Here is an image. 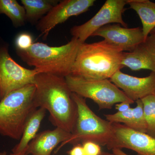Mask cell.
<instances>
[{
    "mask_svg": "<svg viewBox=\"0 0 155 155\" xmlns=\"http://www.w3.org/2000/svg\"><path fill=\"white\" fill-rule=\"evenodd\" d=\"M130 9L136 12L142 25L143 32L146 39L155 28V3L149 0H127Z\"/></svg>",
    "mask_w": 155,
    "mask_h": 155,
    "instance_id": "cell-16",
    "label": "cell"
},
{
    "mask_svg": "<svg viewBox=\"0 0 155 155\" xmlns=\"http://www.w3.org/2000/svg\"><path fill=\"white\" fill-rule=\"evenodd\" d=\"M71 133L56 127L37 134L28 145L26 155H51L54 149L70 137Z\"/></svg>",
    "mask_w": 155,
    "mask_h": 155,
    "instance_id": "cell-13",
    "label": "cell"
},
{
    "mask_svg": "<svg viewBox=\"0 0 155 155\" xmlns=\"http://www.w3.org/2000/svg\"><path fill=\"white\" fill-rule=\"evenodd\" d=\"M147 127V133L155 138V94L142 99Z\"/></svg>",
    "mask_w": 155,
    "mask_h": 155,
    "instance_id": "cell-19",
    "label": "cell"
},
{
    "mask_svg": "<svg viewBox=\"0 0 155 155\" xmlns=\"http://www.w3.org/2000/svg\"><path fill=\"white\" fill-rule=\"evenodd\" d=\"M0 14L8 16L16 27L24 25L26 20L24 7L16 0H0Z\"/></svg>",
    "mask_w": 155,
    "mask_h": 155,
    "instance_id": "cell-18",
    "label": "cell"
},
{
    "mask_svg": "<svg viewBox=\"0 0 155 155\" xmlns=\"http://www.w3.org/2000/svg\"><path fill=\"white\" fill-rule=\"evenodd\" d=\"M35 85L29 84L11 92L0 101V134L20 140L28 117L37 108Z\"/></svg>",
    "mask_w": 155,
    "mask_h": 155,
    "instance_id": "cell-4",
    "label": "cell"
},
{
    "mask_svg": "<svg viewBox=\"0 0 155 155\" xmlns=\"http://www.w3.org/2000/svg\"><path fill=\"white\" fill-rule=\"evenodd\" d=\"M113 151V152L112 153L102 151V152L99 155H122L116 152H114V151Z\"/></svg>",
    "mask_w": 155,
    "mask_h": 155,
    "instance_id": "cell-27",
    "label": "cell"
},
{
    "mask_svg": "<svg viewBox=\"0 0 155 155\" xmlns=\"http://www.w3.org/2000/svg\"><path fill=\"white\" fill-rule=\"evenodd\" d=\"M95 0H64L51 9L38 22L37 29L46 39L53 28L64 23L70 17L77 16L88 11L94 5Z\"/></svg>",
    "mask_w": 155,
    "mask_h": 155,
    "instance_id": "cell-10",
    "label": "cell"
},
{
    "mask_svg": "<svg viewBox=\"0 0 155 155\" xmlns=\"http://www.w3.org/2000/svg\"><path fill=\"white\" fill-rule=\"evenodd\" d=\"M106 119L112 123H122L127 127H130L132 125L133 108H130L125 112H117L113 114L104 115Z\"/></svg>",
    "mask_w": 155,
    "mask_h": 155,
    "instance_id": "cell-21",
    "label": "cell"
},
{
    "mask_svg": "<svg viewBox=\"0 0 155 155\" xmlns=\"http://www.w3.org/2000/svg\"><path fill=\"white\" fill-rule=\"evenodd\" d=\"M122 64L133 71L148 69L155 72V45L148 37L130 52H123Z\"/></svg>",
    "mask_w": 155,
    "mask_h": 155,
    "instance_id": "cell-14",
    "label": "cell"
},
{
    "mask_svg": "<svg viewBox=\"0 0 155 155\" xmlns=\"http://www.w3.org/2000/svg\"><path fill=\"white\" fill-rule=\"evenodd\" d=\"M65 78L72 93L92 100L100 110H110L117 103L134 102L110 79L92 80L72 75Z\"/></svg>",
    "mask_w": 155,
    "mask_h": 155,
    "instance_id": "cell-6",
    "label": "cell"
},
{
    "mask_svg": "<svg viewBox=\"0 0 155 155\" xmlns=\"http://www.w3.org/2000/svg\"><path fill=\"white\" fill-rule=\"evenodd\" d=\"M111 82L121 88L128 98L134 102L150 95L155 94V72L139 78L117 71L110 78Z\"/></svg>",
    "mask_w": 155,
    "mask_h": 155,
    "instance_id": "cell-12",
    "label": "cell"
},
{
    "mask_svg": "<svg viewBox=\"0 0 155 155\" xmlns=\"http://www.w3.org/2000/svg\"><path fill=\"white\" fill-rule=\"evenodd\" d=\"M59 1L56 0H21L25 11L26 20L37 22L48 14Z\"/></svg>",
    "mask_w": 155,
    "mask_h": 155,
    "instance_id": "cell-17",
    "label": "cell"
},
{
    "mask_svg": "<svg viewBox=\"0 0 155 155\" xmlns=\"http://www.w3.org/2000/svg\"><path fill=\"white\" fill-rule=\"evenodd\" d=\"M68 153L69 155H85L83 147L79 144L75 145Z\"/></svg>",
    "mask_w": 155,
    "mask_h": 155,
    "instance_id": "cell-24",
    "label": "cell"
},
{
    "mask_svg": "<svg viewBox=\"0 0 155 155\" xmlns=\"http://www.w3.org/2000/svg\"><path fill=\"white\" fill-rule=\"evenodd\" d=\"M0 155H8L7 153L5 151L2 152L0 153Z\"/></svg>",
    "mask_w": 155,
    "mask_h": 155,
    "instance_id": "cell-29",
    "label": "cell"
},
{
    "mask_svg": "<svg viewBox=\"0 0 155 155\" xmlns=\"http://www.w3.org/2000/svg\"><path fill=\"white\" fill-rule=\"evenodd\" d=\"M112 151H114L122 155H129L126 153H124V152L122 151V150L120 149H114L112 150Z\"/></svg>",
    "mask_w": 155,
    "mask_h": 155,
    "instance_id": "cell-28",
    "label": "cell"
},
{
    "mask_svg": "<svg viewBox=\"0 0 155 155\" xmlns=\"http://www.w3.org/2000/svg\"><path fill=\"white\" fill-rule=\"evenodd\" d=\"M37 74L35 69H26L14 61L7 45H0V101L11 92L34 84Z\"/></svg>",
    "mask_w": 155,
    "mask_h": 155,
    "instance_id": "cell-7",
    "label": "cell"
},
{
    "mask_svg": "<svg viewBox=\"0 0 155 155\" xmlns=\"http://www.w3.org/2000/svg\"><path fill=\"white\" fill-rule=\"evenodd\" d=\"M92 36L102 37L124 52H130L145 41L140 27L128 28L119 24H109L99 28Z\"/></svg>",
    "mask_w": 155,
    "mask_h": 155,
    "instance_id": "cell-11",
    "label": "cell"
},
{
    "mask_svg": "<svg viewBox=\"0 0 155 155\" xmlns=\"http://www.w3.org/2000/svg\"><path fill=\"white\" fill-rule=\"evenodd\" d=\"M17 50L24 51L28 49L33 44L32 37L27 33L19 34L16 39Z\"/></svg>",
    "mask_w": 155,
    "mask_h": 155,
    "instance_id": "cell-22",
    "label": "cell"
},
{
    "mask_svg": "<svg viewBox=\"0 0 155 155\" xmlns=\"http://www.w3.org/2000/svg\"><path fill=\"white\" fill-rule=\"evenodd\" d=\"M46 111L43 108H37L29 116L25 123L19 143L12 150L13 153L26 155L28 145L37 134Z\"/></svg>",
    "mask_w": 155,
    "mask_h": 155,
    "instance_id": "cell-15",
    "label": "cell"
},
{
    "mask_svg": "<svg viewBox=\"0 0 155 155\" xmlns=\"http://www.w3.org/2000/svg\"><path fill=\"white\" fill-rule=\"evenodd\" d=\"M130 103L128 102H123L116 104V109L118 110V112H125L130 109Z\"/></svg>",
    "mask_w": 155,
    "mask_h": 155,
    "instance_id": "cell-25",
    "label": "cell"
},
{
    "mask_svg": "<svg viewBox=\"0 0 155 155\" xmlns=\"http://www.w3.org/2000/svg\"><path fill=\"white\" fill-rule=\"evenodd\" d=\"M127 0H107L92 18L82 25L73 26L70 30L73 37L85 42L86 40L99 28L111 23L119 24L127 28L122 14Z\"/></svg>",
    "mask_w": 155,
    "mask_h": 155,
    "instance_id": "cell-8",
    "label": "cell"
},
{
    "mask_svg": "<svg viewBox=\"0 0 155 155\" xmlns=\"http://www.w3.org/2000/svg\"><path fill=\"white\" fill-rule=\"evenodd\" d=\"M34 84L36 107L48 111L50 121L56 127L72 133L77 121V108L65 78L38 73Z\"/></svg>",
    "mask_w": 155,
    "mask_h": 155,
    "instance_id": "cell-1",
    "label": "cell"
},
{
    "mask_svg": "<svg viewBox=\"0 0 155 155\" xmlns=\"http://www.w3.org/2000/svg\"><path fill=\"white\" fill-rule=\"evenodd\" d=\"M81 43L72 37L67 44L61 46H50L37 42L28 49L17 50V52L23 62L35 67L38 74L46 73L65 78L71 74Z\"/></svg>",
    "mask_w": 155,
    "mask_h": 155,
    "instance_id": "cell-3",
    "label": "cell"
},
{
    "mask_svg": "<svg viewBox=\"0 0 155 155\" xmlns=\"http://www.w3.org/2000/svg\"><path fill=\"white\" fill-rule=\"evenodd\" d=\"M148 37L155 45V28L150 31Z\"/></svg>",
    "mask_w": 155,
    "mask_h": 155,
    "instance_id": "cell-26",
    "label": "cell"
},
{
    "mask_svg": "<svg viewBox=\"0 0 155 155\" xmlns=\"http://www.w3.org/2000/svg\"><path fill=\"white\" fill-rule=\"evenodd\" d=\"M137 105L133 108L132 125L130 128L143 133H147V124L141 100L136 101Z\"/></svg>",
    "mask_w": 155,
    "mask_h": 155,
    "instance_id": "cell-20",
    "label": "cell"
},
{
    "mask_svg": "<svg viewBox=\"0 0 155 155\" xmlns=\"http://www.w3.org/2000/svg\"><path fill=\"white\" fill-rule=\"evenodd\" d=\"M123 52L104 40L81 43L71 75L92 80L110 79L124 67Z\"/></svg>",
    "mask_w": 155,
    "mask_h": 155,
    "instance_id": "cell-2",
    "label": "cell"
},
{
    "mask_svg": "<svg viewBox=\"0 0 155 155\" xmlns=\"http://www.w3.org/2000/svg\"><path fill=\"white\" fill-rule=\"evenodd\" d=\"M9 155H25L19 154H14V153H12V154H11Z\"/></svg>",
    "mask_w": 155,
    "mask_h": 155,
    "instance_id": "cell-30",
    "label": "cell"
},
{
    "mask_svg": "<svg viewBox=\"0 0 155 155\" xmlns=\"http://www.w3.org/2000/svg\"><path fill=\"white\" fill-rule=\"evenodd\" d=\"M114 133L107 146L109 150L127 149L137 155H155V138L120 123H113Z\"/></svg>",
    "mask_w": 155,
    "mask_h": 155,
    "instance_id": "cell-9",
    "label": "cell"
},
{
    "mask_svg": "<svg viewBox=\"0 0 155 155\" xmlns=\"http://www.w3.org/2000/svg\"><path fill=\"white\" fill-rule=\"evenodd\" d=\"M72 97L77 108L76 124L70 137L58 146L55 153L66 145L80 142L93 141L107 146L114 135L113 123L95 114L84 98L74 93H72Z\"/></svg>",
    "mask_w": 155,
    "mask_h": 155,
    "instance_id": "cell-5",
    "label": "cell"
},
{
    "mask_svg": "<svg viewBox=\"0 0 155 155\" xmlns=\"http://www.w3.org/2000/svg\"><path fill=\"white\" fill-rule=\"evenodd\" d=\"M82 143L85 155H99L102 152L100 145L96 143L87 141L84 142Z\"/></svg>",
    "mask_w": 155,
    "mask_h": 155,
    "instance_id": "cell-23",
    "label": "cell"
}]
</instances>
